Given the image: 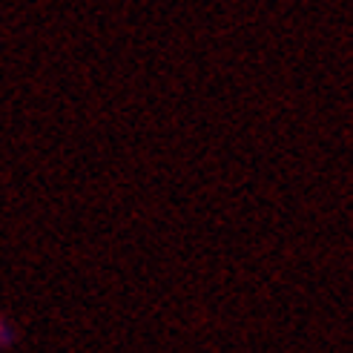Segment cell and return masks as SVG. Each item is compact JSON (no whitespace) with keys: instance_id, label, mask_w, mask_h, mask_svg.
<instances>
[{"instance_id":"cell-1","label":"cell","mask_w":353,"mask_h":353,"mask_svg":"<svg viewBox=\"0 0 353 353\" xmlns=\"http://www.w3.org/2000/svg\"><path fill=\"white\" fill-rule=\"evenodd\" d=\"M12 342H14V333H12V327H9L6 322H0V350L9 347Z\"/></svg>"}]
</instances>
